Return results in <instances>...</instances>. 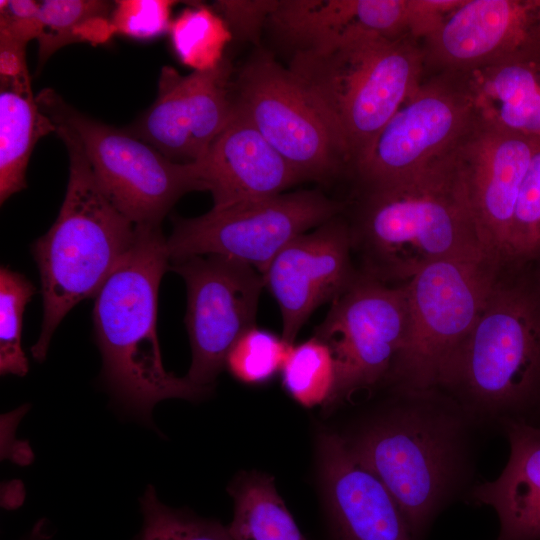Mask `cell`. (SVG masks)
<instances>
[{
    "mask_svg": "<svg viewBox=\"0 0 540 540\" xmlns=\"http://www.w3.org/2000/svg\"><path fill=\"white\" fill-rule=\"evenodd\" d=\"M318 455L334 540H416L388 490L355 459L346 439L321 433Z\"/></svg>",
    "mask_w": 540,
    "mask_h": 540,
    "instance_id": "ac0fdd59",
    "label": "cell"
},
{
    "mask_svg": "<svg viewBox=\"0 0 540 540\" xmlns=\"http://www.w3.org/2000/svg\"><path fill=\"white\" fill-rule=\"evenodd\" d=\"M477 124L460 75L443 72L407 98L354 172L367 189L407 179L445 157Z\"/></svg>",
    "mask_w": 540,
    "mask_h": 540,
    "instance_id": "7c38bea8",
    "label": "cell"
},
{
    "mask_svg": "<svg viewBox=\"0 0 540 540\" xmlns=\"http://www.w3.org/2000/svg\"><path fill=\"white\" fill-rule=\"evenodd\" d=\"M170 0H119L114 2L111 22L116 34L150 40L169 32L172 7Z\"/></svg>",
    "mask_w": 540,
    "mask_h": 540,
    "instance_id": "1f68e13d",
    "label": "cell"
},
{
    "mask_svg": "<svg viewBox=\"0 0 540 540\" xmlns=\"http://www.w3.org/2000/svg\"><path fill=\"white\" fill-rule=\"evenodd\" d=\"M536 142L478 122L453 150L468 207L486 247L508 262L510 227Z\"/></svg>",
    "mask_w": 540,
    "mask_h": 540,
    "instance_id": "e0dca14e",
    "label": "cell"
},
{
    "mask_svg": "<svg viewBox=\"0 0 540 540\" xmlns=\"http://www.w3.org/2000/svg\"><path fill=\"white\" fill-rule=\"evenodd\" d=\"M401 392L399 404L346 442L388 490L413 537L423 540L465 479L472 418L438 389Z\"/></svg>",
    "mask_w": 540,
    "mask_h": 540,
    "instance_id": "6da1fadb",
    "label": "cell"
},
{
    "mask_svg": "<svg viewBox=\"0 0 540 540\" xmlns=\"http://www.w3.org/2000/svg\"><path fill=\"white\" fill-rule=\"evenodd\" d=\"M409 329L405 284L390 286L360 272L314 330L335 363V386L326 406L388 378Z\"/></svg>",
    "mask_w": 540,
    "mask_h": 540,
    "instance_id": "8fae6325",
    "label": "cell"
},
{
    "mask_svg": "<svg viewBox=\"0 0 540 540\" xmlns=\"http://www.w3.org/2000/svg\"><path fill=\"white\" fill-rule=\"evenodd\" d=\"M266 27L292 55L358 32L399 38L408 34V0H278Z\"/></svg>",
    "mask_w": 540,
    "mask_h": 540,
    "instance_id": "ffe728a7",
    "label": "cell"
},
{
    "mask_svg": "<svg viewBox=\"0 0 540 540\" xmlns=\"http://www.w3.org/2000/svg\"><path fill=\"white\" fill-rule=\"evenodd\" d=\"M540 385V300L499 278L466 339L444 366L443 388L472 419L503 420Z\"/></svg>",
    "mask_w": 540,
    "mask_h": 540,
    "instance_id": "8992f818",
    "label": "cell"
},
{
    "mask_svg": "<svg viewBox=\"0 0 540 540\" xmlns=\"http://www.w3.org/2000/svg\"><path fill=\"white\" fill-rule=\"evenodd\" d=\"M113 8L114 3L99 0L41 1L42 29L37 38L39 68L66 45L107 43L116 34L111 22Z\"/></svg>",
    "mask_w": 540,
    "mask_h": 540,
    "instance_id": "d4e9b609",
    "label": "cell"
},
{
    "mask_svg": "<svg viewBox=\"0 0 540 540\" xmlns=\"http://www.w3.org/2000/svg\"><path fill=\"white\" fill-rule=\"evenodd\" d=\"M285 391L300 405H326L335 386V363L329 347L313 336L292 345L281 368Z\"/></svg>",
    "mask_w": 540,
    "mask_h": 540,
    "instance_id": "4316f807",
    "label": "cell"
},
{
    "mask_svg": "<svg viewBox=\"0 0 540 540\" xmlns=\"http://www.w3.org/2000/svg\"><path fill=\"white\" fill-rule=\"evenodd\" d=\"M42 29L40 2L32 0L0 1V34L21 43L39 37Z\"/></svg>",
    "mask_w": 540,
    "mask_h": 540,
    "instance_id": "836d02e7",
    "label": "cell"
},
{
    "mask_svg": "<svg viewBox=\"0 0 540 540\" xmlns=\"http://www.w3.org/2000/svg\"><path fill=\"white\" fill-rule=\"evenodd\" d=\"M422 47L425 64L463 73L540 53V0H465Z\"/></svg>",
    "mask_w": 540,
    "mask_h": 540,
    "instance_id": "2e32d148",
    "label": "cell"
},
{
    "mask_svg": "<svg viewBox=\"0 0 540 540\" xmlns=\"http://www.w3.org/2000/svg\"><path fill=\"white\" fill-rule=\"evenodd\" d=\"M458 74L479 123L540 142V53Z\"/></svg>",
    "mask_w": 540,
    "mask_h": 540,
    "instance_id": "7402d4cb",
    "label": "cell"
},
{
    "mask_svg": "<svg viewBox=\"0 0 540 540\" xmlns=\"http://www.w3.org/2000/svg\"><path fill=\"white\" fill-rule=\"evenodd\" d=\"M233 79L227 54L217 67L188 75L164 66L155 101L127 130L173 162H198L232 117Z\"/></svg>",
    "mask_w": 540,
    "mask_h": 540,
    "instance_id": "5bb4252c",
    "label": "cell"
},
{
    "mask_svg": "<svg viewBox=\"0 0 540 540\" xmlns=\"http://www.w3.org/2000/svg\"><path fill=\"white\" fill-rule=\"evenodd\" d=\"M234 107L301 181L327 182L348 167L331 129L289 71L259 49L233 79Z\"/></svg>",
    "mask_w": 540,
    "mask_h": 540,
    "instance_id": "30bf717a",
    "label": "cell"
},
{
    "mask_svg": "<svg viewBox=\"0 0 540 540\" xmlns=\"http://www.w3.org/2000/svg\"><path fill=\"white\" fill-rule=\"evenodd\" d=\"M291 346L282 336L254 326L231 347L225 367L240 382L263 384L281 371Z\"/></svg>",
    "mask_w": 540,
    "mask_h": 540,
    "instance_id": "f546056e",
    "label": "cell"
},
{
    "mask_svg": "<svg viewBox=\"0 0 540 540\" xmlns=\"http://www.w3.org/2000/svg\"><path fill=\"white\" fill-rule=\"evenodd\" d=\"M417 40L358 32L324 50L296 53L288 69L331 129L353 171L422 83Z\"/></svg>",
    "mask_w": 540,
    "mask_h": 540,
    "instance_id": "277c9868",
    "label": "cell"
},
{
    "mask_svg": "<svg viewBox=\"0 0 540 540\" xmlns=\"http://www.w3.org/2000/svg\"><path fill=\"white\" fill-rule=\"evenodd\" d=\"M213 209L284 193L301 179L288 162L238 110L195 162Z\"/></svg>",
    "mask_w": 540,
    "mask_h": 540,
    "instance_id": "d6986e66",
    "label": "cell"
},
{
    "mask_svg": "<svg viewBox=\"0 0 540 540\" xmlns=\"http://www.w3.org/2000/svg\"><path fill=\"white\" fill-rule=\"evenodd\" d=\"M51 538L52 536L47 530L46 522L44 520H41L22 540H51Z\"/></svg>",
    "mask_w": 540,
    "mask_h": 540,
    "instance_id": "8d00e7d4",
    "label": "cell"
},
{
    "mask_svg": "<svg viewBox=\"0 0 540 540\" xmlns=\"http://www.w3.org/2000/svg\"><path fill=\"white\" fill-rule=\"evenodd\" d=\"M140 506L143 525L136 540H234L221 523L162 504L152 486L146 489Z\"/></svg>",
    "mask_w": 540,
    "mask_h": 540,
    "instance_id": "f1b7e54d",
    "label": "cell"
},
{
    "mask_svg": "<svg viewBox=\"0 0 540 540\" xmlns=\"http://www.w3.org/2000/svg\"><path fill=\"white\" fill-rule=\"evenodd\" d=\"M36 101L58 136L82 153L104 195L136 226L160 227L184 194L205 190L195 163L171 161L127 129L84 115L51 89Z\"/></svg>",
    "mask_w": 540,
    "mask_h": 540,
    "instance_id": "52a82bcc",
    "label": "cell"
},
{
    "mask_svg": "<svg viewBox=\"0 0 540 540\" xmlns=\"http://www.w3.org/2000/svg\"><path fill=\"white\" fill-rule=\"evenodd\" d=\"M349 222L328 220L289 242L263 275L282 316V338L293 345L311 314L332 302L359 277L352 261Z\"/></svg>",
    "mask_w": 540,
    "mask_h": 540,
    "instance_id": "9a60e30c",
    "label": "cell"
},
{
    "mask_svg": "<svg viewBox=\"0 0 540 540\" xmlns=\"http://www.w3.org/2000/svg\"><path fill=\"white\" fill-rule=\"evenodd\" d=\"M540 256V142L523 178L508 241V262Z\"/></svg>",
    "mask_w": 540,
    "mask_h": 540,
    "instance_id": "4dcf8cb0",
    "label": "cell"
},
{
    "mask_svg": "<svg viewBox=\"0 0 540 540\" xmlns=\"http://www.w3.org/2000/svg\"><path fill=\"white\" fill-rule=\"evenodd\" d=\"M278 0H219L212 8L224 19L233 38L259 45L261 31Z\"/></svg>",
    "mask_w": 540,
    "mask_h": 540,
    "instance_id": "d6a6232c",
    "label": "cell"
},
{
    "mask_svg": "<svg viewBox=\"0 0 540 540\" xmlns=\"http://www.w3.org/2000/svg\"><path fill=\"white\" fill-rule=\"evenodd\" d=\"M465 0H408V33L418 40L434 33Z\"/></svg>",
    "mask_w": 540,
    "mask_h": 540,
    "instance_id": "e575fe53",
    "label": "cell"
},
{
    "mask_svg": "<svg viewBox=\"0 0 540 540\" xmlns=\"http://www.w3.org/2000/svg\"><path fill=\"white\" fill-rule=\"evenodd\" d=\"M229 491L234 513L227 527L234 540H305L271 476L245 473Z\"/></svg>",
    "mask_w": 540,
    "mask_h": 540,
    "instance_id": "cb8c5ba5",
    "label": "cell"
},
{
    "mask_svg": "<svg viewBox=\"0 0 540 540\" xmlns=\"http://www.w3.org/2000/svg\"><path fill=\"white\" fill-rule=\"evenodd\" d=\"M453 150L407 179L367 189L349 224L362 274L384 283L408 281L439 260L495 255L472 217Z\"/></svg>",
    "mask_w": 540,
    "mask_h": 540,
    "instance_id": "7a4b0ae2",
    "label": "cell"
},
{
    "mask_svg": "<svg viewBox=\"0 0 540 540\" xmlns=\"http://www.w3.org/2000/svg\"><path fill=\"white\" fill-rule=\"evenodd\" d=\"M493 254L431 263L406 281L410 329L389 374L401 391L437 389L481 314L503 266Z\"/></svg>",
    "mask_w": 540,
    "mask_h": 540,
    "instance_id": "ba28073f",
    "label": "cell"
},
{
    "mask_svg": "<svg viewBox=\"0 0 540 540\" xmlns=\"http://www.w3.org/2000/svg\"><path fill=\"white\" fill-rule=\"evenodd\" d=\"M502 423L510 443L507 465L472 495L495 510L500 524L496 540H540V428L522 419Z\"/></svg>",
    "mask_w": 540,
    "mask_h": 540,
    "instance_id": "44dd1931",
    "label": "cell"
},
{
    "mask_svg": "<svg viewBox=\"0 0 540 540\" xmlns=\"http://www.w3.org/2000/svg\"><path fill=\"white\" fill-rule=\"evenodd\" d=\"M34 285L22 274L0 270V372L24 376L29 366L21 346L25 306L35 294Z\"/></svg>",
    "mask_w": 540,
    "mask_h": 540,
    "instance_id": "83f0119b",
    "label": "cell"
},
{
    "mask_svg": "<svg viewBox=\"0 0 540 540\" xmlns=\"http://www.w3.org/2000/svg\"><path fill=\"white\" fill-rule=\"evenodd\" d=\"M168 269L161 227L137 226L132 245L96 294L93 309L103 378L126 409L146 419L161 400H199L211 391L164 369L157 311L160 282Z\"/></svg>",
    "mask_w": 540,
    "mask_h": 540,
    "instance_id": "3957f363",
    "label": "cell"
},
{
    "mask_svg": "<svg viewBox=\"0 0 540 540\" xmlns=\"http://www.w3.org/2000/svg\"><path fill=\"white\" fill-rule=\"evenodd\" d=\"M26 46L0 34V77L15 78L28 72Z\"/></svg>",
    "mask_w": 540,
    "mask_h": 540,
    "instance_id": "d590c367",
    "label": "cell"
},
{
    "mask_svg": "<svg viewBox=\"0 0 540 540\" xmlns=\"http://www.w3.org/2000/svg\"><path fill=\"white\" fill-rule=\"evenodd\" d=\"M185 281V326L192 361L186 375L212 390L234 343L256 326L263 276L252 266L224 256H192L170 262Z\"/></svg>",
    "mask_w": 540,
    "mask_h": 540,
    "instance_id": "4fadbf2b",
    "label": "cell"
},
{
    "mask_svg": "<svg viewBox=\"0 0 540 540\" xmlns=\"http://www.w3.org/2000/svg\"><path fill=\"white\" fill-rule=\"evenodd\" d=\"M63 142L69 154L65 198L54 224L32 246L43 298L41 332L31 347L39 362L65 315L96 296L137 233V226L101 191L79 149Z\"/></svg>",
    "mask_w": 540,
    "mask_h": 540,
    "instance_id": "5b68a950",
    "label": "cell"
},
{
    "mask_svg": "<svg viewBox=\"0 0 540 540\" xmlns=\"http://www.w3.org/2000/svg\"><path fill=\"white\" fill-rule=\"evenodd\" d=\"M169 35L175 55L193 71L217 67L233 39L224 19L213 8L200 4L182 10L172 20Z\"/></svg>",
    "mask_w": 540,
    "mask_h": 540,
    "instance_id": "484cf974",
    "label": "cell"
},
{
    "mask_svg": "<svg viewBox=\"0 0 540 540\" xmlns=\"http://www.w3.org/2000/svg\"><path fill=\"white\" fill-rule=\"evenodd\" d=\"M0 202L26 188V171L38 140L56 132L33 96L29 72L0 77Z\"/></svg>",
    "mask_w": 540,
    "mask_h": 540,
    "instance_id": "603a6c76",
    "label": "cell"
},
{
    "mask_svg": "<svg viewBox=\"0 0 540 540\" xmlns=\"http://www.w3.org/2000/svg\"><path fill=\"white\" fill-rule=\"evenodd\" d=\"M343 204L319 190H298L174 219L167 238L171 261L218 255L246 263L262 276L293 239L341 213Z\"/></svg>",
    "mask_w": 540,
    "mask_h": 540,
    "instance_id": "9c48e42d",
    "label": "cell"
}]
</instances>
